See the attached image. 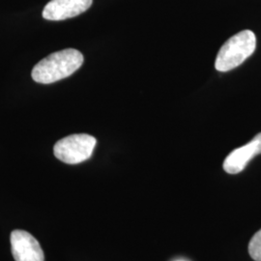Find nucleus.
I'll return each mask as SVG.
<instances>
[{
    "mask_svg": "<svg viewBox=\"0 0 261 261\" xmlns=\"http://www.w3.org/2000/svg\"><path fill=\"white\" fill-rule=\"evenodd\" d=\"M84 63V56L74 48H66L47 56L32 70V79L49 84L73 75Z\"/></svg>",
    "mask_w": 261,
    "mask_h": 261,
    "instance_id": "1",
    "label": "nucleus"
},
{
    "mask_svg": "<svg viewBox=\"0 0 261 261\" xmlns=\"http://www.w3.org/2000/svg\"><path fill=\"white\" fill-rule=\"evenodd\" d=\"M256 47V37L252 30H243L229 38L221 47L215 62L219 72H228L241 65Z\"/></svg>",
    "mask_w": 261,
    "mask_h": 261,
    "instance_id": "2",
    "label": "nucleus"
},
{
    "mask_svg": "<svg viewBox=\"0 0 261 261\" xmlns=\"http://www.w3.org/2000/svg\"><path fill=\"white\" fill-rule=\"evenodd\" d=\"M96 142V139L90 135H71L57 141L54 152L56 158L61 162L75 165L83 163L92 156Z\"/></svg>",
    "mask_w": 261,
    "mask_h": 261,
    "instance_id": "3",
    "label": "nucleus"
},
{
    "mask_svg": "<svg viewBox=\"0 0 261 261\" xmlns=\"http://www.w3.org/2000/svg\"><path fill=\"white\" fill-rule=\"evenodd\" d=\"M11 248L16 261H45L40 244L28 231L14 230L11 233Z\"/></svg>",
    "mask_w": 261,
    "mask_h": 261,
    "instance_id": "4",
    "label": "nucleus"
},
{
    "mask_svg": "<svg viewBox=\"0 0 261 261\" xmlns=\"http://www.w3.org/2000/svg\"><path fill=\"white\" fill-rule=\"evenodd\" d=\"M93 0H51L43 11L47 20H64L76 17L89 9Z\"/></svg>",
    "mask_w": 261,
    "mask_h": 261,
    "instance_id": "5",
    "label": "nucleus"
},
{
    "mask_svg": "<svg viewBox=\"0 0 261 261\" xmlns=\"http://www.w3.org/2000/svg\"><path fill=\"white\" fill-rule=\"evenodd\" d=\"M261 154V133L249 143L233 150L224 162V169L229 174H237L244 170L248 163L256 155Z\"/></svg>",
    "mask_w": 261,
    "mask_h": 261,
    "instance_id": "6",
    "label": "nucleus"
},
{
    "mask_svg": "<svg viewBox=\"0 0 261 261\" xmlns=\"http://www.w3.org/2000/svg\"><path fill=\"white\" fill-rule=\"evenodd\" d=\"M249 252L253 260L261 261V229L252 236L249 244Z\"/></svg>",
    "mask_w": 261,
    "mask_h": 261,
    "instance_id": "7",
    "label": "nucleus"
},
{
    "mask_svg": "<svg viewBox=\"0 0 261 261\" xmlns=\"http://www.w3.org/2000/svg\"><path fill=\"white\" fill-rule=\"evenodd\" d=\"M180 261H182V260H180Z\"/></svg>",
    "mask_w": 261,
    "mask_h": 261,
    "instance_id": "8",
    "label": "nucleus"
}]
</instances>
